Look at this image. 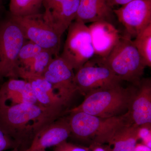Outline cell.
<instances>
[{
  "label": "cell",
  "mask_w": 151,
  "mask_h": 151,
  "mask_svg": "<svg viewBox=\"0 0 151 151\" xmlns=\"http://www.w3.org/2000/svg\"><path fill=\"white\" fill-rule=\"evenodd\" d=\"M113 11L131 39L151 24V0H134Z\"/></svg>",
  "instance_id": "10"
},
{
  "label": "cell",
  "mask_w": 151,
  "mask_h": 151,
  "mask_svg": "<svg viewBox=\"0 0 151 151\" xmlns=\"http://www.w3.org/2000/svg\"><path fill=\"white\" fill-rule=\"evenodd\" d=\"M68 34L60 57L74 70H78L94 55L88 27L74 20L68 28Z\"/></svg>",
  "instance_id": "7"
},
{
  "label": "cell",
  "mask_w": 151,
  "mask_h": 151,
  "mask_svg": "<svg viewBox=\"0 0 151 151\" xmlns=\"http://www.w3.org/2000/svg\"><path fill=\"white\" fill-rule=\"evenodd\" d=\"M54 57L50 52L43 50L34 57L20 63L18 64V77L24 74L42 76Z\"/></svg>",
  "instance_id": "19"
},
{
  "label": "cell",
  "mask_w": 151,
  "mask_h": 151,
  "mask_svg": "<svg viewBox=\"0 0 151 151\" xmlns=\"http://www.w3.org/2000/svg\"><path fill=\"white\" fill-rule=\"evenodd\" d=\"M71 135L68 119L60 117L45 126L37 134L31 145L25 151L46 150L67 141Z\"/></svg>",
  "instance_id": "12"
},
{
  "label": "cell",
  "mask_w": 151,
  "mask_h": 151,
  "mask_svg": "<svg viewBox=\"0 0 151 151\" xmlns=\"http://www.w3.org/2000/svg\"><path fill=\"white\" fill-rule=\"evenodd\" d=\"M133 42L146 67H151V24L141 31Z\"/></svg>",
  "instance_id": "21"
},
{
  "label": "cell",
  "mask_w": 151,
  "mask_h": 151,
  "mask_svg": "<svg viewBox=\"0 0 151 151\" xmlns=\"http://www.w3.org/2000/svg\"><path fill=\"white\" fill-rule=\"evenodd\" d=\"M94 55L105 58L111 53L116 45L120 32L113 24L105 21L92 23L88 27Z\"/></svg>",
  "instance_id": "15"
},
{
  "label": "cell",
  "mask_w": 151,
  "mask_h": 151,
  "mask_svg": "<svg viewBox=\"0 0 151 151\" xmlns=\"http://www.w3.org/2000/svg\"><path fill=\"white\" fill-rule=\"evenodd\" d=\"M68 117L71 134L78 139L90 141L92 144L108 143L115 133L131 124L127 113L101 118L81 112H71Z\"/></svg>",
  "instance_id": "3"
},
{
  "label": "cell",
  "mask_w": 151,
  "mask_h": 151,
  "mask_svg": "<svg viewBox=\"0 0 151 151\" xmlns=\"http://www.w3.org/2000/svg\"><path fill=\"white\" fill-rule=\"evenodd\" d=\"M80 0H44L43 17L62 36L75 20Z\"/></svg>",
  "instance_id": "11"
},
{
  "label": "cell",
  "mask_w": 151,
  "mask_h": 151,
  "mask_svg": "<svg viewBox=\"0 0 151 151\" xmlns=\"http://www.w3.org/2000/svg\"><path fill=\"white\" fill-rule=\"evenodd\" d=\"M43 50V49L36 44L31 41L27 40L19 52L18 64L24 60L34 57Z\"/></svg>",
  "instance_id": "22"
},
{
  "label": "cell",
  "mask_w": 151,
  "mask_h": 151,
  "mask_svg": "<svg viewBox=\"0 0 151 151\" xmlns=\"http://www.w3.org/2000/svg\"><path fill=\"white\" fill-rule=\"evenodd\" d=\"M42 76L51 84L65 105L68 106L78 92L73 68L58 55L52 59Z\"/></svg>",
  "instance_id": "9"
},
{
  "label": "cell",
  "mask_w": 151,
  "mask_h": 151,
  "mask_svg": "<svg viewBox=\"0 0 151 151\" xmlns=\"http://www.w3.org/2000/svg\"><path fill=\"white\" fill-rule=\"evenodd\" d=\"M89 148L91 151H111L110 147L103 145V144H91Z\"/></svg>",
  "instance_id": "27"
},
{
  "label": "cell",
  "mask_w": 151,
  "mask_h": 151,
  "mask_svg": "<svg viewBox=\"0 0 151 151\" xmlns=\"http://www.w3.org/2000/svg\"><path fill=\"white\" fill-rule=\"evenodd\" d=\"M133 1L134 0H106V1L108 6L113 9L114 6L124 5Z\"/></svg>",
  "instance_id": "26"
},
{
  "label": "cell",
  "mask_w": 151,
  "mask_h": 151,
  "mask_svg": "<svg viewBox=\"0 0 151 151\" xmlns=\"http://www.w3.org/2000/svg\"><path fill=\"white\" fill-rule=\"evenodd\" d=\"M44 0H10V14L15 17H25L40 13Z\"/></svg>",
  "instance_id": "20"
},
{
  "label": "cell",
  "mask_w": 151,
  "mask_h": 151,
  "mask_svg": "<svg viewBox=\"0 0 151 151\" xmlns=\"http://www.w3.org/2000/svg\"><path fill=\"white\" fill-rule=\"evenodd\" d=\"M1 4L0 3V7H1Z\"/></svg>",
  "instance_id": "32"
},
{
  "label": "cell",
  "mask_w": 151,
  "mask_h": 151,
  "mask_svg": "<svg viewBox=\"0 0 151 151\" xmlns=\"http://www.w3.org/2000/svg\"><path fill=\"white\" fill-rule=\"evenodd\" d=\"M89 148L78 145L72 143L63 142L54 147L53 151H89Z\"/></svg>",
  "instance_id": "25"
},
{
  "label": "cell",
  "mask_w": 151,
  "mask_h": 151,
  "mask_svg": "<svg viewBox=\"0 0 151 151\" xmlns=\"http://www.w3.org/2000/svg\"><path fill=\"white\" fill-rule=\"evenodd\" d=\"M127 113L130 122L139 127L151 124V80L142 78Z\"/></svg>",
  "instance_id": "13"
},
{
  "label": "cell",
  "mask_w": 151,
  "mask_h": 151,
  "mask_svg": "<svg viewBox=\"0 0 151 151\" xmlns=\"http://www.w3.org/2000/svg\"></svg>",
  "instance_id": "33"
},
{
  "label": "cell",
  "mask_w": 151,
  "mask_h": 151,
  "mask_svg": "<svg viewBox=\"0 0 151 151\" xmlns=\"http://www.w3.org/2000/svg\"><path fill=\"white\" fill-rule=\"evenodd\" d=\"M75 81L78 92L84 96L95 90L116 86L122 81L106 65L105 58L97 56L76 70Z\"/></svg>",
  "instance_id": "6"
},
{
  "label": "cell",
  "mask_w": 151,
  "mask_h": 151,
  "mask_svg": "<svg viewBox=\"0 0 151 151\" xmlns=\"http://www.w3.org/2000/svg\"><path fill=\"white\" fill-rule=\"evenodd\" d=\"M64 113L37 104L0 107V127L18 145L20 150L25 151L40 131Z\"/></svg>",
  "instance_id": "1"
},
{
  "label": "cell",
  "mask_w": 151,
  "mask_h": 151,
  "mask_svg": "<svg viewBox=\"0 0 151 151\" xmlns=\"http://www.w3.org/2000/svg\"><path fill=\"white\" fill-rule=\"evenodd\" d=\"M9 16L20 28L27 40L50 52L55 57L58 56L61 36L45 21L43 14L25 17Z\"/></svg>",
  "instance_id": "8"
},
{
  "label": "cell",
  "mask_w": 151,
  "mask_h": 151,
  "mask_svg": "<svg viewBox=\"0 0 151 151\" xmlns=\"http://www.w3.org/2000/svg\"><path fill=\"white\" fill-rule=\"evenodd\" d=\"M19 78L30 84L39 105L49 109L65 113L64 109L67 106L55 91L51 84L42 76L24 74Z\"/></svg>",
  "instance_id": "16"
},
{
  "label": "cell",
  "mask_w": 151,
  "mask_h": 151,
  "mask_svg": "<svg viewBox=\"0 0 151 151\" xmlns=\"http://www.w3.org/2000/svg\"><path fill=\"white\" fill-rule=\"evenodd\" d=\"M27 40L10 16L0 21V82L18 78V57Z\"/></svg>",
  "instance_id": "5"
},
{
  "label": "cell",
  "mask_w": 151,
  "mask_h": 151,
  "mask_svg": "<svg viewBox=\"0 0 151 151\" xmlns=\"http://www.w3.org/2000/svg\"><path fill=\"white\" fill-rule=\"evenodd\" d=\"M21 151L20 150H19V148H15L13 149V150H12V151Z\"/></svg>",
  "instance_id": "29"
},
{
  "label": "cell",
  "mask_w": 151,
  "mask_h": 151,
  "mask_svg": "<svg viewBox=\"0 0 151 151\" xmlns=\"http://www.w3.org/2000/svg\"><path fill=\"white\" fill-rule=\"evenodd\" d=\"M134 87L124 88L121 84L98 89L85 96L80 105L66 113L81 112L101 118H111L127 113L136 92Z\"/></svg>",
  "instance_id": "2"
},
{
  "label": "cell",
  "mask_w": 151,
  "mask_h": 151,
  "mask_svg": "<svg viewBox=\"0 0 151 151\" xmlns=\"http://www.w3.org/2000/svg\"><path fill=\"white\" fill-rule=\"evenodd\" d=\"M37 151H47L46 150H39Z\"/></svg>",
  "instance_id": "30"
},
{
  "label": "cell",
  "mask_w": 151,
  "mask_h": 151,
  "mask_svg": "<svg viewBox=\"0 0 151 151\" xmlns=\"http://www.w3.org/2000/svg\"><path fill=\"white\" fill-rule=\"evenodd\" d=\"M20 104L39 105L28 81L9 78L0 86V107Z\"/></svg>",
  "instance_id": "14"
},
{
  "label": "cell",
  "mask_w": 151,
  "mask_h": 151,
  "mask_svg": "<svg viewBox=\"0 0 151 151\" xmlns=\"http://www.w3.org/2000/svg\"><path fill=\"white\" fill-rule=\"evenodd\" d=\"M138 137L142 144L151 148V124L139 126L138 129Z\"/></svg>",
  "instance_id": "24"
},
{
  "label": "cell",
  "mask_w": 151,
  "mask_h": 151,
  "mask_svg": "<svg viewBox=\"0 0 151 151\" xmlns=\"http://www.w3.org/2000/svg\"><path fill=\"white\" fill-rule=\"evenodd\" d=\"M138 126L128 124L119 129L108 144L111 151H134L139 140Z\"/></svg>",
  "instance_id": "18"
},
{
  "label": "cell",
  "mask_w": 151,
  "mask_h": 151,
  "mask_svg": "<svg viewBox=\"0 0 151 151\" xmlns=\"http://www.w3.org/2000/svg\"><path fill=\"white\" fill-rule=\"evenodd\" d=\"M134 151H151V148L142 143H137Z\"/></svg>",
  "instance_id": "28"
},
{
  "label": "cell",
  "mask_w": 151,
  "mask_h": 151,
  "mask_svg": "<svg viewBox=\"0 0 151 151\" xmlns=\"http://www.w3.org/2000/svg\"><path fill=\"white\" fill-rule=\"evenodd\" d=\"M3 0H0V3H1V4H2V2Z\"/></svg>",
  "instance_id": "31"
},
{
  "label": "cell",
  "mask_w": 151,
  "mask_h": 151,
  "mask_svg": "<svg viewBox=\"0 0 151 151\" xmlns=\"http://www.w3.org/2000/svg\"><path fill=\"white\" fill-rule=\"evenodd\" d=\"M115 14L106 0H80L75 20L87 23L105 21L113 24Z\"/></svg>",
  "instance_id": "17"
},
{
  "label": "cell",
  "mask_w": 151,
  "mask_h": 151,
  "mask_svg": "<svg viewBox=\"0 0 151 151\" xmlns=\"http://www.w3.org/2000/svg\"><path fill=\"white\" fill-rule=\"evenodd\" d=\"M104 58L106 65L121 81L136 86L139 85L146 66L133 40L127 34L120 36L111 53Z\"/></svg>",
  "instance_id": "4"
},
{
  "label": "cell",
  "mask_w": 151,
  "mask_h": 151,
  "mask_svg": "<svg viewBox=\"0 0 151 151\" xmlns=\"http://www.w3.org/2000/svg\"><path fill=\"white\" fill-rule=\"evenodd\" d=\"M18 148V145L3 131L0 127V151H4Z\"/></svg>",
  "instance_id": "23"
}]
</instances>
